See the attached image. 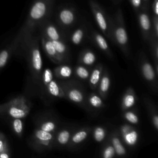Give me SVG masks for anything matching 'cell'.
I'll return each instance as SVG.
<instances>
[{
    "label": "cell",
    "mask_w": 158,
    "mask_h": 158,
    "mask_svg": "<svg viewBox=\"0 0 158 158\" xmlns=\"http://www.w3.org/2000/svg\"><path fill=\"white\" fill-rule=\"evenodd\" d=\"M54 0H33L27 19L22 27L12 40L17 53L22 52L33 36L35 29L47 20L52 11Z\"/></svg>",
    "instance_id": "1"
},
{
    "label": "cell",
    "mask_w": 158,
    "mask_h": 158,
    "mask_svg": "<svg viewBox=\"0 0 158 158\" xmlns=\"http://www.w3.org/2000/svg\"><path fill=\"white\" fill-rule=\"evenodd\" d=\"M111 18V31L110 40L115 43L127 55L130 54L129 39L126 29L124 18L120 9L115 12Z\"/></svg>",
    "instance_id": "2"
},
{
    "label": "cell",
    "mask_w": 158,
    "mask_h": 158,
    "mask_svg": "<svg viewBox=\"0 0 158 158\" xmlns=\"http://www.w3.org/2000/svg\"><path fill=\"white\" fill-rule=\"evenodd\" d=\"M26 54L28 65L35 75H39L42 71L43 60L40 50L38 37L33 36L22 51Z\"/></svg>",
    "instance_id": "3"
},
{
    "label": "cell",
    "mask_w": 158,
    "mask_h": 158,
    "mask_svg": "<svg viewBox=\"0 0 158 158\" xmlns=\"http://www.w3.org/2000/svg\"><path fill=\"white\" fill-rule=\"evenodd\" d=\"M30 111V104L23 96H18L4 103V115L11 118H23Z\"/></svg>",
    "instance_id": "4"
},
{
    "label": "cell",
    "mask_w": 158,
    "mask_h": 158,
    "mask_svg": "<svg viewBox=\"0 0 158 158\" xmlns=\"http://www.w3.org/2000/svg\"><path fill=\"white\" fill-rule=\"evenodd\" d=\"M88 2L98 26L102 33L110 39L111 31L110 17L107 15L104 9L94 0H89Z\"/></svg>",
    "instance_id": "5"
},
{
    "label": "cell",
    "mask_w": 158,
    "mask_h": 158,
    "mask_svg": "<svg viewBox=\"0 0 158 158\" xmlns=\"http://www.w3.org/2000/svg\"><path fill=\"white\" fill-rule=\"evenodd\" d=\"M148 10L147 9H141L136 14L142 37L144 41L149 43L152 38V33L151 20Z\"/></svg>",
    "instance_id": "6"
},
{
    "label": "cell",
    "mask_w": 158,
    "mask_h": 158,
    "mask_svg": "<svg viewBox=\"0 0 158 158\" xmlns=\"http://www.w3.org/2000/svg\"><path fill=\"white\" fill-rule=\"evenodd\" d=\"M57 20L63 28H70L76 21V12L72 7H63L57 12Z\"/></svg>",
    "instance_id": "7"
},
{
    "label": "cell",
    "mask_w": 158,
    "mask_h": 158,
    "mask_svg": "<svg viewBox=\"0 0 158 158\" xmlns=\"http://www.w3.org/2000/svg\"><path fill=\"white\" fill-rule=\"evenodd\" d=\"M41 42L46 55L53 62L60 64L65 61V59L57 52L51 41L42 33L41 34Z\"/></svg>",
    "instance_id": "8"
},
{
    "label": "cell",
    "mask_w": 158,
    "mask_h": 158,
    "mask_svg": "<svg viewBox=\"0 0 158 158\" xmlns=\"http://www.w3.org/2000/svg\"><path fill=\"white\" fill-rule=\"evenodd\" d=\"M41 33L48 38L50 41L53 40H64L59 30L52 23L48 21H44L40 26Z\"/></svg>",
    "instance_id": "9"
},
{
    "label": "cell",
    "mask_w": 158,
    "mask_h": 158,
    "mask_svg": "<svg viewBox=\"0 0 158 158\" xmlns=\"http://www.w3.org/2000/svg\"><path fill=\"white\" fill-rule=\"evenodd\" d=\"M14 53H17V48L13 41L0 49V72L6 66Z\"/></svg>",
    "instance_id": "10"
},
{
    "label": "cell",
    "mask_w": 158,
    "mask_h": 158,
    "mask_svg": "<svg viewBox=\"0 0 158 158\" xmlns=\"http://www.w3.org/2000/svg\"><path fill=\"white\" fill-rule=\"evenodd\" d=\"M91 38L93 42L95 45L99 48L102 52H104L109 57H112V54L110 47L105 39V38L101 35L99 33L96 31H92L91 32Z\"/></svg>",
    "instance_id": "11"
},
{
    "label": "cell",
    "mask_w": 158,
    "mask_h": 158,
    "mask_svg": "<svg viewBox=\"0 0 158 158\" xmlns=\"http://www.w3.org/2000/svg\"><path fill=\"white\" fill-rule=\"evenodd\" d=\"M123 139L126 144L129 146H135L138 139V133L136 130L130 125H123L121 128Z\"/></svg>",
    "instance_id": "12"
},
{
    "label": "cell",
    "mask_w": 158,
    "mask_h": 158,
    "mask_svg": "<svg viewBox=\"0 0 158 158\" xmlns=\"http://www.w3.org/2000/svg\"><path fill=\"white\" fill-rule=\"evenodd\" d=\"M141 70L144 78L149 82H154L156 73L152 65L146 59H143L141 63Z\"/></svg>",
    "instance_id": "13"
},
{
    "label": "cell",
    "mask_w": 158,
    "mask_h": 158,
    "mask_svg": "<svg viewBox=\"0 0 158 158\" xmlns=\"http://www.w3.org/2000/svg\"><path fill=\"white\" fill-rule=\"evenodd\" d=\"M102 72V66L101 64L97 65L92 70L89 76V85L93 89H94L98 86L100 81Z\"/></svg>",
    "instance_id": "14"
},
{
    "label": "cell",
    "mask_w": 158,
    "mask_h": 158,
    "mask_svg": "<svg viewBox=\"0 0 158 158\" xmlns=\"http://www.w3.org/2000/svg\"><path fill=\"white\" fill-rule=\"evenodd\" d=\"M34 137L41 144L44 146H49L50 141L53 138L51 133L43 131L40 128L35 130L34 131Z\"/></svg>",
    "instance_id": "15"
},
{
    "label": "cell",
    "mask_w": 158,
    "mask_h": 158,
    "mask_svg": "<svg viewBox=\"0 0 158 158\" xmlns=\"http://www.w3.org/2000/svg\"><path fill=\"white\" fill-rule=\"evenodd\" d=\"M96 59L95 54L90 49H85L83 51L80 56V61L85 65H93Z\"/></svg>",
    "instance_id": "16"
},
{
    "label": "cell",
    "mask_w": 158,
    "mask_h": 158,
    "mask_svg": "<svg viewBox=\"0 0 158 158\" xmlns=\"http://www.w3.org/2000/svg\"><path fill=\"white\" fill-rule=\"evenodd\" d=\"M86 35V28L81 26L77 28L70 36V41L75 45H80Z\"/></svg>",
    "instance_id": "17"
},
{
    "label": "cell",
    "mask_w": 158,
    "mask_h": 158,
    "mask_svg": "<svg viewBox=\"0 0 158 158\" xmlns=\"http://www.w3.org/2000/svg\"><path fill=\"white\" fill-rule=\"evenodd\" d=\"M135 101L136 98L133 91L131 89H128L122 98V106L123 109L126 110L133 107L135 104Z\"/></svg>",
    "instance_id": "18"
},
{
    "label": "cell",
    "mask_w": 158,
    "mask_h": 158,
    "mask_svg": "<svg viewBox=\"0 0 158 158\" xmlns=\"http://www.w3.org/2000/svg\"><path fill=\"white\" fill-rule=\"evenodd\" d=\"M67 96L70 101L77 104L81 103L84 99V95L81 91L75 88L67 90Z\"/></svg>",
    "instance_id": "19"
},
{
    "label": "cell",
    "mask_w": 158,
    "mask_h": 158,
    "mask_svg": "<svg viewBox=\"0 0 158 158\" xmlns=\"http://www.w3.org/2000/svg\"><path fill=\"white\" fill-rule=\"evenodd\" d=\"M49 94L54 97L62 98L64 96V93L60 85L55 80H52L46 86Z\"/></svg>",
    "instance_id": "20"
},
{
    "label": "cell",
    "mask_w": 158,
    "mask_h": 158,
    "mask_svg": "<svg viewBox=\"0 0 158 158\" xmlns=\"http://www.w3.org/2000/svg\"><path fill=\"white\" fill-rule=\"evenodd\" d=\"M51 41L57 52L65 59L68 56L69 49L64 40H53Z\"/></svg>",
    "instance_id": "21"
},
{
    "label": "cell",
    "mask_w": 158,
    "mask_h": 158,
    "mask_svg": "<svg viewBox=\"0 0 158 158\" xmlns=\"http://www.w3.org/2000/svg\"><path fill=\"white\" fill-rule=\"evenodd\" d=\"M99 83V92L103 98L106 97V95L110 87V77L107 73H104L101 75Z\"/></svg>",
    "instance_id": "22"
},
{
    "label": "cell",
    "mask_w": 158,
    "mask_h": 158,
    "mask_svg": "<svg viewBox=\"0 0 158 158\" xmlns=\"http://www.w3.org/2000/svg\"><path fill=\"white\" fill-rule=\"evenodd\" d=\"M55 74L57 77L61 78H67L71 77L72 74V69L66 65H62L57 67L55 70Z\"/></svg>",
    "instance_id": "23"
},
{
    "label": "cell",
    "mask_w": 158,
    "mask_h": 158,
    "mask_svg": "<svg viewBox=\"0 0 158 158\" xmlns=\"http://www.w3.org/2000/svg\"><path fill=\"white\" fill-rule=\"evenodd\" d=\"M10 125L15 134L21 137L23 131V123L21 118H11Z\"/></svg>",
    "instance_id": "24"
},
{
    "label": "cell",
    "mask_w": 158,
    "mask_h": 158,
    "mask_svg": "<svg viewBox=\"0 0 158 158\" xmlns=\"http://www.w3.org/2000/svg\"><path fill=\"white\" fill-rule=\"evenodd\" d=\"M112 146L115 150V152L118 156H124L126 154V149L121 143L120 139L115 136L112 137Z\"/></svg>",
    "instance_id": "25"
},
{
    "label": "cell",
    "mask_w": 158,
    "mask_h": 158,
    "mask_svg": "<svg viewBox=\"0 0 158 158\" xmlns=\"http://www.w3.org/2000/svg\"><path fill=\"white\" fill-rule=\"evenodd\" d=\"M88 131L86 130H81L75 133L72 138V141L75 144H78L84 141L88 136Z\"/></svg>",
    "instance_id": "26"
},
{
    "label": "cell",
    "mask_w": 158,
    "mask_h": 158,
    "mask_svg": "<svg viewBox=\"0 0 158 158\" xmlns=\"http://www.w3.org/2000/svg\"><path fill=\"white\" fill-rule=\"evenodd\" d=\"M70 133L67 130H61L57 135V139L59 143L60 144L64 145L66 144L70 139Z\"/></svg>",
    "instance_id": "27"
},
{
    "label": "cell",
    "mask_w": 158,
    "mask_h": 158,
    "mask_svg": "<svg viewBox=\"0 0 158 158\" xmlns=\"http://www.w3.org/2000/svg\"><path fill=\"white\" fill-rule=\"evenodd\" d=\"M106 136V130L102 127H97L93 132V137L96 141L101 142Z\"/></svg>",
    "instance_id": "28"
},
{
    "label": "cell",
    "mask_w": 158,
    "mask_h": 158,
    "mask_svg": "<svg viewBox=\"0 0 158 158\" xmlns=\"http://www.w3.org/2000/svg\"><path fill=\"white\" fill-rule=\"evenodd\" d=\"M89 102L94 108H100L104 105L101 98L95 94H91L89 96Z\"/></svg>",
    "instance_id": "29"
},
{
    "label": "cell",
    "mask_w": 158,
    "mask_h": 158,
    "mask_svg": "<svg viewBox=\"0 0 158 158\" xmlns=\"http://www.w3.org/2000/svg\"><path fill=\"white\" fill-rule=\"evenodd\" d=\"M75 72L78 77L83 80L87 79L89 77V70L85 67L82 65L77 66L75 69Z\"/></svg>",
    "instance_id": "30"
},
{
    "label": "cell",
    "mask_w": 158,
    "mask_h": 158,
    "mask_svg": "<svg viewBox=\"0 0 158 158\" xmlns=\"http://www.w3.org/2000/svg\"><path fill=\"white\" fill-rule=\"evenodd\" d=\"M56 128V123L52 121H46L42 123L40 126V129L43 131L51 133Z\"/></svg>",
    "instance_id": "31"
},
{
    "label": "cell",
    "mask_w": 158,
    "mask_h": 158,
    "mask_svg": "<svg viewBox=\"0 0 158 158\" xmlns=\"http://www.w3.org/2000/svg\"><path fill=\"white\" fill-rule=\"evenodd\" d=\"M53 80V73L50 69L46 68L43 72V81L44 84L47 86Z\"/></svg>",
    "instance_id": "32"
},
{
    "label": "cell",
    "mask_w": 158,
    "mask_h": 158,
    "mask_svg": "<svg viewBox=\"0 0 158 158\" xmlns=\"http://www.w3.org/2000/svg\"><path fill=\"white\" fill-rule=\"evenodd\" d=\"M125 118L131 123L136 124L138 123L139 119L138 116L133 112L127 111L124 114Z\"/></svg>",
    "instance_id": "33"
},
{
    "label": "cell",
    "mask_w": 158,
    "mask_h": 158,
    "mask_svg": "<svg viewBox=\"0 0 158 158\" xmlns=\"http://www.w3.org/2000/svg\"><path fill=\"white\" fill-rule=\"evenodd\" d=\"M115 150L112 145H107L103 150L102 158H113L115 156Z\"/></svg>",
    "instance_id": "34"
},
{
    "label": "cell",
    "mask_w": 158,
    "mask_h": 158,
    "mask_svg": "<svg viewBox=\"0 0 158 158\" xmlns=\"http://www.w3.org/2000/svg\"><path fill=\"white\" fill-rule=\"evenodd\" d=\"M152 38L158 39V16L154 15L152 20Z\"/></svg>",
    "instance_id": "35"
},
{
    "label": "cell",
    "mask_w": 158,
    "mask_h": 158,
    "mask_svg": "<svg viewBox=\"0 0 158 158\" xmlns=\"http://www.w3.org/2000/svg\"><path fill=\"white\" fill-rule=\"evenodd\" d=\"M8 149L9 146L6 136L2 132L0 131V153Z\"/></svg>",
    "instance_id": "36"
},
{
    "label": "cell",
    "mask_w": 158,
    "mask_h": 158,
    "mask_svg": "<svg viewBox=\"0 0 158 158\" xmlns=\"http://www.w3.org/2000/svg\"><path fill=\"white\" fill-rule=\"evenodd\" d=\"M128 1L130 2V4H131V6H133V7L134 8V9L136 12L142 9L143 4H142L141 0H128Z\"/></svg>",
    "instance_id": "37"
},
{
    "label": "cell",
    "mask_w": 158,
    "mask_h": 158,
    "mask_svg": "<svg viewBox=\"0 0 158 158\" xmlns=\"http://www.w3.org/2000/svg\"><path fill=\"white\" fill-rule=\"evenodd\" d=\"M152 10L154 15L158 16V0H153L152 3Z\"/></svg>",
    "instance_id": "38"
},
{
    "label": "cell",
    "mask_w": 158,
    "mask_h": 158,
    "mask_svg": "<svg viewBox=\"0 0 158 158\" xmlns=\"http://www.w3.org/2000/svg\"><path fill=\"white\" fill-rule=\"evenodd\" d=\"M0 158H10L9 149L1 152L0 153Z\"/></svg>",
    "instance_id": "39"
},
{
    "label": "cell",
    "mask_w": 158,
    "mask_h": 158,
    "mask_svg": "<svg viewBox=\"0 0 158 158\" xmlns=\"http://www.w3.org/2000/svg\"><path fill=\"white\" fill-rule=\"evenodd\" d=\"M152 123L156 130L158 129V116L157 114H154L152 116Z\"/></svg>",
    "instance_id": "40"
},
{
    "label": "cell",
    "mask_w": 158,
    "mask_h": 158,
    "mask_svg": "<svg viewBox=\"0 0 158 158\" xmlns=\"http://www.w3.org/2000/svg\"><path fill=\"white\" fill-rule=\"evenodd\" d=\"M141 1H142V4H143L142 9L148 10L150 0H141Z\"/></svg>",
    "instance_id": "41"
},
{
    "label": "cell",
    "mask_w": 158,
    "mask_h": 158,
    "mask_svg": "<svg viewBox=\"0 0 158 158\" xmlns=\"http://www.w3.org/2000/svg\"><path fill=\"white\" fill-rule=\"evenodd\" d=\"M4 104H0V115H4Z\"/></svg>",
    "instance_id": "42"
},
{
    "label": "cell",
    "mask_w": 158,
    "mask_h": 158,
    "mask_svg": "<svg viewBox=\"0 0 158 158\" xmlns=\"http://www.w3.org/2000/svg\"><path fill=\"white\" fill-rule=\"evenodd\" d=\"M116 1H117V2H119V1H121V0H116Z\"/></svg>",
    "instance_id": "43"
}]
</instances>
